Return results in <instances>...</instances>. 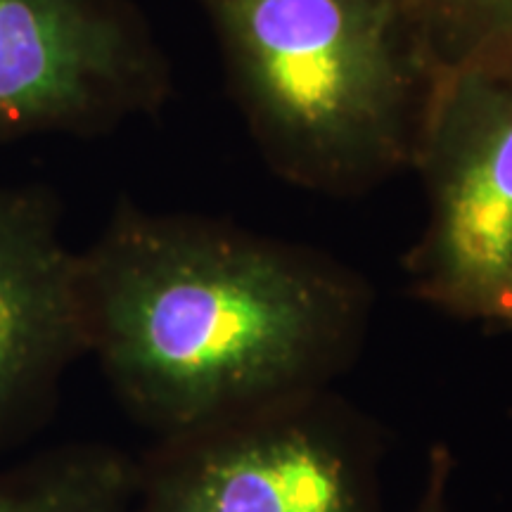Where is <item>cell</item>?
<instances>
[{
  "label": "cell",
  "mask_w": 512,
  "mask_h": 512,
  "mask_svg": "<svg viewBox=\"0 0 512 512\" xmlns=\"http://www.w3.org/2000/svg\"><path fill=\"white\" fill-rule=\"evenodd\" d=\"M494 320H505V323H510V325H512V280H510L508 290L503 292L501 304H498Z\"/></svg>",
  "instance_id": "cell-10"
},
{
  "label": "cell",
  "mask_w": 512,
  "mask_h": 512,
  "mask_svg": "<svg viewBox=\"0 0 512 512\" xmlns=\"http://www.w3.org/2000/svg\"><path fill=\"white\" fill-rule=\"evenodd\" d=\"M432 72L512 46V0H411Z\"/></svg>",
  "instance_id": "cell-8"
},
{
  "label": "cell",
  "mask_w": 512,
  "mask_h": 512,
  "mask_svg": "<svg viewBox=\"0 0 512 512\" xmlns=\"http://www.w3.org/2000/svg\"><path fill=\"white\" fill-rule=\"evenodd\" d=\"M411 169L430 207L408 256L415 294L494 320L512 280V46L434 74Z\"/></svg>",
  "instance_id": "cell-4"
},
{
  "label": "cell",
  "mask_w": 512,
  "mask_h": 512,
  "mask_svg": "<svg viewBox=\"0 0 512 512\" xmlns=\"http://www.w3.org/2000/svg\"><path fill=\"white\" fill-rule=\"evenodd\" d=\"M43 185L0 183V451L36 425L76 358L88 354L81 252L62 238Z\"/></svg>",
  "instance_id": "cell-6"
},
{
  "label": "cell",
  "mask_w": 512,
  "mask_h": 512,
  "mask_svg": "<svg viewBox=\"0 0 512 512\" xmlns=\"http://www.w3.org/2000/svg\"><path fill=\"white\" fill-rule=\"evenodd\" d=\"M280 176L356 192L411 169L434 72L411 0H197Z\"/></svg>",
  "instance_id": "cell-2"
},
{
  "label": "cell",
  "mask_w": 512,
  "mask_h": 512,
  "mask_svg": "<svg viewBox=\"0 0 512 512\" xmlns=\"http://www.w3.org/2000/svg\"><path fill=\"white\" fill-rule=\"evenodd\" d=\"M140 463L107 446H64L0 467V512H136Z\"/></svg>",
  "instance_id": "cell-7"
},
{
  "label": "cell",
  "mask_w": 512,
  "mask_h": 512,
  "mask_svg": "<svg viewBox=\"0 0 512 512\" xmlns=\"http://www.w3.org/2000/svg\"><path fill=\"white\" fill-rule=\"evenodd\" d=\"M81 299L88 354L162 439L328 389L370 309L325 254L131 202L81 252Z\"/></svg>",
  "instance_id": "cell-1"
},
{
  "label": "cell",
  "mask_w": 512,
  "mask_h": 512,
  "mask_svg": "<svg viewBox=\"0 0 512 512\" xmlns=\"http://www.w3.org/2000/svg\"><path fill=\"white\" fill-rule=\"evenodd\" d=\"M375 432L328 389L162 439L136 512H380Z\"/></svg>",
  "instance_id": "cell-3"
},
{
  "label": "cell",
  "mask_w": 512,
  "mask_h": 512,
  "mask_svg": "<svg viewBox=\"0 0 512 512\" xmlns=\"http://www.w3.org/2000/svg\"><path fill=\"white\" fill-rule=\"evenodd\" d=\"M451 453L446 451V446H437L430 453V465H427V479L425 489L418 501L415 512H448V482H451Z\"/></svg>",
  "instance_id": "cell-9"
},
{
  "label": "cell",
  "mask_w": 512,
  "mask_h": 512,
  "mask_svg": "<svg viewBox=\"0 0 512 512\" xmlns=\"http://www.w3.org/2000/svg\"><path fill=\"white\" fill-rule=\"evenodd\" d=\"M171 91L169 57L133 0H0V147L98 138Z\"/></svg>",
  "instance_id": "cell-5"
}]
</instances>
